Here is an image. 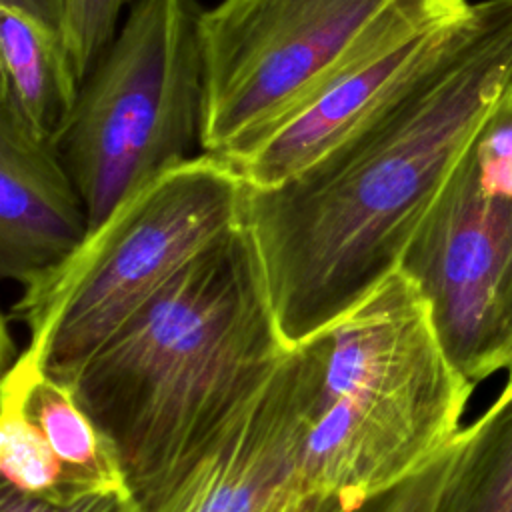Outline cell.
I'll list each match as a JSON object with an SVG mask.
<instances>
[{
    "mask_svg": "<svg viewBox=\"0 0 512 512\" xmlns=\"http://www.w3.org/2000/svg\"><path fill=\"white\" fill-rule=\"evenodd\" d=\"M512 88V0H480L446 54L388 110L298 176L246 184L244 226L288 348L396 268L428 202Z\"/></svg>",
    "mask_w": 512,
    "mask_h": 512,
    "instance_id": "obj_1",
    "label": "cell"
},
{
    "mask_svg": "<svg viewBox=\"0 0 512 512\" xmlns=\"http://www.w3.org/2000/svg\"><path fill=\"white\" fill-rule=\"evenodd\" d=\"M288 352L242 220L182 268L68 386L146 512Z\"/></svg>",
    "mask_w": 512,
    "mask_h": 512,
    "instance_id": "obj_2",
    "label": "cell"
},
{
    "mask_svg": "<svg viewBox=\"0 0 512 512\" xmlns=\"http://www.w3.org/2000/svg\"><path fill=\"white\" fill-rule=\"evenodd\" d=\"M294 352L306 474L342 508L418 472L462 430L476 384L448 358L402 268Z\"/></svg>",
    "mask_w": 512,
    "mask_h": 512,
    "instance_id": "obj_3",
    "label": "cell"
},
{
    "mask_svg": "<svg viewBox=\"0 0 512 512\" xmlns=\"http://www.w3.org/2000/svg\"><path fill=\"white\" fill-rule=\"evenodd\" d=\"M246 182L222 156L200 152L142 184L80 250L14 306L46 374L70 384L182 268L244 220Z\"/></svg>",
    "mask_w": 512,
    "mask_h": 512,
    "instance_id": "obj_4",
    "label": "cell"
},
{
    "mask_svg": "<svg viewBox=\"0 0 512 512\" xmlns=\"http://www.w3.org/2000/svg\"><path fill=\"white\" fill-rule=\"evenodd\" d=\"M202 12L196 0H132L82 80L58 148L84 198L90 232L200 146Z\"/></svg>",
    "mask_w": 512,
    "mask_h": 512,
    "instance_id": "obj_5",
    "label": "cell"
},
{
    "mask_svg": "<svg viewBox=\"0 0 512 512\" xmlns=\"http://www.w3.org/2000/svg\"><path fill=\"white\" fill-rule=\"evenodd\" d=\"M400 268L470 382L512 370V88L428 202Z\"/></svg>",
    "mask_w": 512,
    "mask_h": 512,
    "instance_id": "obj_6",
    "label": "cell"
},
{
    "mask_svg": "<svg viewBox=\"0 0 512 512\" xmlns=\"http://www.w3.org/2000/svg\"><path fill=\"white\" fill-rule=\"evenodd\" d=\"M398 0H220L202 12L200 150L226 158L272 126L374 32Z\"/></svg>",
    "mask_w": 512,
    "mask_h": 512,
    "instance_id": "obj_7",
    "label": "cell"
},
{
    "mask_svg": "<svg viewBox=\"0 0 512 512\" xmlns=\"http://www.w3.org/2000/svg\"><path fill=\"white\" fill-rule=\"evenodd\" d=\"M472 2L398 0L310 96L226 156L250 188L278 186L396 104L452 46Z\"/></svg>",
    "mask_w": 512,
    "mask_h": 512,
    "instance_id": "obj_8",
    "label": "cell"
},
{
    "mask_svg": "<svg viewBox=\"0 0 512 512\" xmlns=\"http://www.w3.org/2000/svg\"><path fill=\"white\" fill-rule=\"evenodd\" d=\"M304 402L294 348L268 384L146 512H338L304 466Z\"/></svg>",
    "mask_w": 512,
    "mask_h": 512,
    "instance_id": "obj_9",
    "label": "cell"
},
{
    "mask_svg": "<svg viewBox=\"0 0 512 512\" xmlns=\"http://www.w3.org/2000/svg\"><path fill=\"white\" fill-rule=\"evenodd\" d=\"M84 198L58 144L0 96V270L28 288L86 242Z\"/></svg>",
    "mask_w": 512,
    "mask_h": 512,
    "instance_id": "obj_10",
    "label": "cell"
},
{
    "mask_svg": "<svg viewBox=\"0 0 512 512\" xmlns=\"http://www.w3.org/2000/svg\"><path fill=\"white\" fill-rule=\"evenodd\" d=\"M2 396L12 398L36 430L70 500L88 492L126 486L110 446L70 386L46 374L30 350L24 348L4 372Z\"/></svg>",
    "mask_w": 512,
    "mask_h": 512,
    "instance_id": "obj_11",
    "label": "cell"
},
{
    "mask_svg": "<svg viewBox=\"0 0 512 512\" xmlns=\"http://www.w3.org/2000/svg\"><path fill=\"white\" fill-rule=\"evenodd\" d=\"M0 72V96L40 136L58 144L82 86L62 30L0 6Z\"/></svg>",
    "mask_w": 512,
    "mask_h": 512,
    "instance_id": "obj_12",
    "label": "cell"
},
{
    "mask_svg": "<svg viewBox=\"0 0 512 512\" xmlns=\"http://www.w3.org/2000/svg\"><path fill=\"white\" fill-rule=\"evenodd\" d=\"M434 512H512V370L454 444Z\"/></svg>",
    "mask_w": 512,
    "mask_h": 512,
    "instance_id": "obj_13",
    "label": "cell"
},
{
    "mask_svg": "<svg viewBox=\"0 0 512 512\" xmlns=\"http://www.w3.org/2000/svg\"><path fill=\"white\" fill-rule=\"evenodd\" d=\"M132 0H68L62 34L80 80L92 70L118 32Z\"/></svg>",
    "mask_w": 512,
    "mask_h": 512,
    "instance_id": "obj_14",
    "label": "cell"
},
{
    "mask_svg": "<svg viewBox=\"0 0 512 512\" xmlns=\"http://www.w3.org/2000/svg\"><path fill=\"white\" fill-rule=\"evenodd\" d=\"M458 438V436H456ZM456 440L418 472L338 512H434L438 494L446 480Z\"/></svg>",
    "mask_w": 512,
    "mask_h": 512,
    "instance_id": "obj_15",
    "label": "cell"
},
{
    "mask_svg": "<svg viewBox=\"0 0 512 512\" xmlns=\"http://www.w3.org/2000/svg\"><path fill=\"white\" fill-rule=\"evenodd\" d=\"M0 512H144L126 486L96 490L68 502H50L14 490L8 484L0 488Z\"/></svg>",
    "mask_w": 512,
    "mask_h": 512,
    "instance_id": "obj_16",
    "label": "cell"
},
{
    "mask_svg": "<svg viewBox=\"0 0 512 512\" xmlns=\"http://www.w3.org/2000/svg\"><path fill=\"white\" fill-rule=\"evenodd\" d=\"M68 0H0V6L16 8L26 14H32L46 24L62 30L64 16H66Z\"/></svg>",
    "mask_w": 512,
    "mask_h": 512,
    "instance_id": "obj_17",
    "label": "cell"
}]
</instances>
